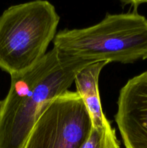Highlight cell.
<instances>
[{"label": "cell", "mask_w": 147, "mask_h": 148, "mask_svg": "<svg viewBox=\"0 0 147 148\" xmlns=\"http://www.w3.org/2000/svg\"><path fill=\"white\" fill-rule=\"evenodd\" d=\"M92 63L53 47L33 67L11 75L0 109V148H24L42 113L68 90L81 69Z\"/></svg>", "instance_id": "1"}, {"label": "cell", "mask_w": 147, "mask_h": 148, "mask_svg": "<svg viewBox=\"0 0 147 148\" xmlns=\"http://www.w3.org/2000/svg\"><path fill=\"white\" fill-rule=\"evenodd\" d=\"M53 47L93 62L133 63L147 59V19L136 12L107 14L95 25L56 33Z\"/></svg>", "instance_id": "2"}, {"label": "cell", "mask_w": 147, "mask_h": 148, "mask_svg": "<svg viewBox=\"0 0 147 148\" xmlns=\"http://www.w3.org/2000/svg\"><path fill=\"white\" fill-rule=\"evenodd\" d=\"M60 17L48 1L9 7L0 16V69L11 76L33 67L47 52Z\"/></svg>", "instance_id": "3"}, {"label": "cell", "mask_w": 147, "mask_h": 148, "mask_svg": "<svg viewBox=\"0 0 147 148\" xmlns=\"http://www.w3.org/2000/svg\"><path fill=\"white\" fill-rule=\"evenodd\" d=\"M91 128L81 97L67 90L54 98L42 113L24 148H80Z\"/></svg>", "instance_id": "4"}, {"label": "cell", "mask_w": 147, "mask_h": 148, "mask_svg": "<svg viewBox=\"0 0 147 148\" xmlns=\"http://www.w3.org/2000/svg\"><path fill=\"white\" fill-rule=\"evenodd\" d=\"M115 121L125 148H147V71L121 88Z\"/></svg>", "instance_id": "5"}, {"label": "cell", "mask_w": 147, "mask_h": 148, "mask_svg": "<svg viewBox=\"0 0 147 148\" xmlns=\"http://www.w3.org/2000/svg\"><path fill=\"white\" fill-rule=\"evenodd\" d=\"M107 62L89 64L81 69L75 77L76 92L83 101L91 120L92 128L111 131L113 128L105 116L101 105L98 79L99 74Z\"/></svg>", "instance_id": "6"}, {"label": "cell", "mask_w": 147, "mask_h": 148, "mask_svg": "<svg viewBox=\"0 0 147 148\" xmlns=\"http://www.w3.org/2000/svg\"><path fill=\"white\" fill-rule=\"evenodd\" d=\"M80 148H120L115 130L111 131L91 128L89 135Z\"/></svg>", "instance_id": "7"}, {"label": "cell", "mask_w": 147, "mask_h": 148, "mask_svg": "<svg viewBox=\"0 0 147 148\" xmlns=\"http://www.w3.org/2000/svg\"><path fill=\"white\" fill-rule=\"evenodd\" d=\"M125 4H131L135 7H137L142 3L147 2V0H120Z\"/></svg>", "instance_id": "8"}, {"label": "cell", "mask_w": 147, "mask_h": 148, "mask_svg": "<svg viewBox=\"0 0 147 148\" xmlns=\"http://www.w3.org/2000/svg\"><path fill=\"white\" fill-rule=\"evenodd\" d=\"M1 101H0V109H1Z\"/></svg>", "instance_id": "9"}]
</instances>
